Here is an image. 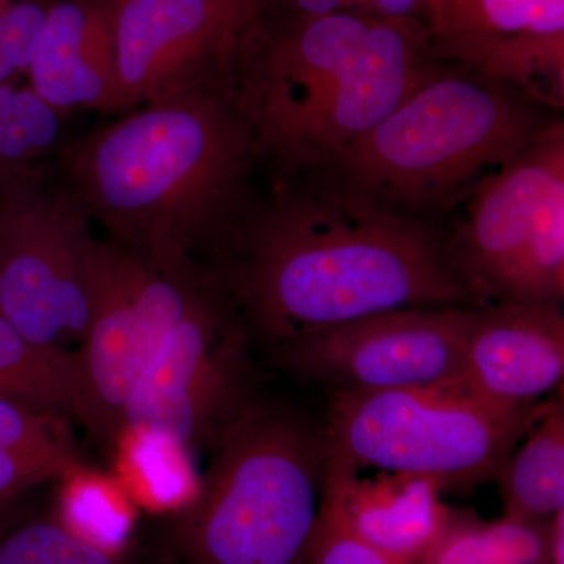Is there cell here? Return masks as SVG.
<instances>
[{"label": "cell", "instance_id": "cell-14", "mask_svg": "<svg viewBox=\"0 0 564 564\" xmlns=\"http://www.w3.org/2000/svg\"><path fill=\"white\" fill-rule=\"evenodd\" d=\"M55 110L122 111L115 55L113 0H55L28 73Z\"/></svg>", "mask_w": 564, "mask_h": 564}, {"label": "cell", "instance_id": "cell-8", "mask_svg": "<svg viewBox=\"0 0 564 564\" xmlns=\"http://www.w3.org/2000/svg\"><path fill=\"white\" fill-rule=\"evenodd\" d=\"M251 339L214 270L137 381L126 403L124 432L161 437L191 455L207 451L258 397Z\"/></svg>", "mask_w": 564, "mask_h": 564}, {"label": "cell", "instance_id": "cell-30", "mask_svg": "<svg viewBox=\"0 0 564 564\" xmlns=\"http://www.w3.org/2000/svg\"><path fill=\"white\" fill-rule=\"evenodd\" d=\"M549 563L564 564V511L549 522Z\"/></svg>", "mask_w": 564, "mask_h": 564}, {"label": "cell", "instance_id": "cell-7", "mask_svg": "<svg viewBox=\"0 0 564 564\" xmlns=\"http://www.w3.org/2000/svg\"><path fill=\"white\" fill-rule=\"evenodd\" d=\"M101 240L73 192L41 174L0 195V315L33 343L68 350L95 317Z\"/></svg>", "mask_w": 564, "mask_h": 564}, {"label": "cell", "instance_id": "cell-5", "mask_svg": "<svg viewBox=\"0 0 564 564\" xmlns=\"http://www.w3.org/2000/svg\"><path fill=\"white\" fill-rule=\"evenodd\" d=\"M207 452L198 492L174 524L176 555L188 564H307L325 485L322 426L256 397Z\"/></svg>", "mask_w": 564, "mask_h": 564}, {"label": "cell", "instance_id": "cell-28", "mask_svg": "<svg viewBox=\"0 0 564 564\" xmlns=\"http://www.w3.org/2000/svg\"><path fill=\"white\" fill-rule=\"evenodd\" d=\"M272 6L289 13L304 14V17L361 11L359 0H273Z\"/></svg>", "mask_w": 564, "mask_h": 564}, {"label": "cell", "instance_id": "cell-9", "mask_svg": "<svg viewBox=\"0 0 564 564\" xmlns=\"http://www.w3.org/2000/svg\"><path fill=\"white\" fill-rule=\"evenodd\" d=\"M214 269L174 276L99 242L95 317L80 344L82 423L104 443H120L129 397L170 329L188 313Z\"/></svg>", "mask_w": 564, "mask_h": 564}, {"label": "cell", "instance_id": "cell-19", "mask_svg": "<svg viewBox=\"0 0 564 564\" xmlns=\"http://www.w3.org/2000/svg\"><path fill=\"white\" fill-rule=\"evenodd\" d=\"M61 484L55 521L84 543L124 556L137 519L135 502L124 485L85 466Z\"/></svg>", "mask_w": 564, "mask_h": 564}, {"label": "cell", "instance_id": "cell-23", "mask_svg": "<svg viewBox=\"0 0 564 564\" xmlns=\"http://www.w3.org/2000/svg\"><path fill=\"white\" fill-rule=\"evenodd\" d=\"M0 564H137L84 543L55 519L9 530L0 540Z\"/></svg>", "mask_w": 564, "mask_h": 564}, {"label": "cell", "instance_id": "cell-32", "mask_svg": "<svg viewBox=\"0 0 564 564\" xmlns=\"http://www.w3.org/2000/svg\"><path fill=\"white\" fill-rule=\"evenodd\" d=\"M9 532V524H7L6 519L0 516V540H2L3 534Z\"/></svg>", "mask_w": 564, "mask_h": 564}, {"label": "cell", "instance_id": "cell-16", "mask_svg": "<svg viewBox=\"0 0 564 564\" xmlns=\"http://www.w3.org/2000/svg\"><path fill=\"white\" fill-rule=\"evenodd\" d=\"M434 62L466 65L511 41L564 35V0H422Z\"/></svg>", "mask_w": 564, "mask_h": 564}, {"label": "cell", "instance_id": "cell-22", "mask_svg": "<svg viewBox=\"0 0 564 564\" xmlns=\"http://www.w3.org/2000/svg\"><path fill=\"white\" fill-rule=\"evenodd\" d=\"M120 440L126 466L133 474L129 496L152 510L182 511L195 499L199 481L193 480L191 454L151 434L124 432Z\"/></svg>", "mask_w": 564, "mask_h": 564}, {"label": "cell", "instance_id": "cell-15", "mask_svg": "<svg viewBox=\"0 0 564 564\" xmlns=\"http://www.w3.org/2000/svg\"><path fill=\"white\" fill-rule=\"evenodd\" d=\"M437 492L422 478L395 475L367 484L326 467L322 510L397 562L429 564L452 529Z\"/></svg>", "mask_w": 564, "mask_h": 564}, {"label": "cell", "instance_id": "cell-18", "mask_svg": "<svg viewBox=\"0 0 564 564\" xmlns=\"http://www.w3.org/2000/svg\"><path fill=\"white\" fill-rule=\"evenodd\" d=\"M503 521L541 524L564 511V410L562 400L547 406L499 478Z\"/></svg>", "mask_w": 564, "mask_h": 564}, {"label": "cell", "instance_id": "cell-31", "mask_svg": "<svg viewBox=\"0 0 564 564\" xmlns=\"http://www.w3.org/2000/svg\"><path fill=\"white\" fill-rule=\"evenodd\" d=\"M11 0H0V17H2L3 11L9 9ZM18 74L14 73V69L11 68L9 61H7L6 54H3L2 44H0V82H10V84H14L18 79Z\"/></svg>", "mask_w": 564, "mask_h": 564}, {"label": "cell", "instance_id": "cell-1", "mask_svg": "<svg viewBox=\"0 0 564 564\" xmlns=\"http://www.w3.org/2000/svg\"><path fill=\"white\" fill-rule=\"evenodd\" d=\"M447 234L322 176L276 182L212 269L251 337L274 347L389 311L484 306L456 272Z\"/></svg>", "mask_w": 564, "mask_h": 564}, {"label": "cell", "instance_id": "cell-26", "mask_svg": "<svg viewBox=\"0 0 564 564\" xmlns=\"http://www.w3.org/2000/svg\"><path fill=\"white\" fill-rule=\"evenodd\" d=\"M50 3L11 0L0 17V44L18 76H28L47 20Z\"/></svg>", "mask_w": 564, "mask_h": 564}, {"label": "cell", "instance_id": "cell-17", "mask_svg": "<svg viewBox=\"0 0 564 564\" xmlns=\"http://www.w3.org/2000/svg\"><path fill=\"white\" fill-rule=\"evenodd\" d=\"M0 397L82 422L85 395L79 352L33 343L0 315Z\"/></svg>", "mask_w": 564, "mask_h": 564}, {"label": "cell", "instance_id": "cell-29", "mask_svg": "<svg viewBox=\"0 0 564 564\" xmlns=\"http://www.w3.org/2000/svg\"><path fill=\"white\" fill-rule=\"evenodd\" d=\"M364 13L383 18H425L422 0H359Z\"/></svg>", "mask_w": 564, "mask_h": 564}, {"label": "cell", "instance_id": "cell-3", "mask_svg": "<svg viewBox=\"0 0 564 564\" xmlns=\"http://www.w3.org/2000/svg\"><path fill=\"white\" fill-rule=\"evenodd\" d=\"M422 18L362 11L304 17L270 6L226 73L259 161L278 181L326 172L421 84L434 61Z\"/></svg>", "mask_w": 564, "mask_h": 564}, {"label": "cell", "instance_id": "cell-4", "mask_svg": "<svg viewBox=\"0 0 564 564\" xmlns=\"http://www.w3.org/2000/svg\"><path fill=\"white\" fill-rule=\"evenodd\" d=\"M545 109L503 82L434 62L383 121L317 176L380 209L434 220L514 162L552 124Z\"/></svg>", "mask_w": 564, "mask_h": 564}, {"label": "cell", "instance_id": "cell-27", "mask_svg": "<svg viewBox=\"0 0 564 564\" xmlns=\"http://www.w3.org/2000/svg\"><path fill=\"white\" fill-rule=\"evenodd\" d=\"M307 564H403L392 556L367 544L361 538L345 529L332 514L321 510L313 538H311Z\"/></svg>", "mask_w": 564, "mask_h": 564}, {"label": "cell", "instance_id": "cell-11", "mask_svg": "<svg viewBox=\"0 0 564 564\" xmlns=\"http://www.w3.org/2000/svg\"><path fill=\"white\" fill-rule=\"evenodd\" d=\"M273 0H113L122 111L226 69L245 29Z\"/></svg>", "mask_w": 564, "mask_h": 564}, {"label": "cell", "instance_id": "cell-25", "mask_svg": "<svg viewBox=\"0 0 564 564\" xmlns=\"http://www.w3.org/2000/svg\"><path fill=\"white\" fill-rule=\"evenodd\" d=\"M84 464L73 452L0 448V505L46 481L62 480Z\"/></svg>", "mask_w": 564, "mask_h": 564}, {"label": "cell", "instance_id": "cell-6", "mask_svg": "<svg viewBox=\"0 0 564 564\" xmlns=\"http://www.w3.org/2000/svg\"><path fill=\"white\" fill-rule=\"evenodd\" d=\"M547 406L486 402L462 383L388 392L334 391L325 423L326 467L378 469L437 489L499 480L519 441Z\"/></svg>", "mask_w": 564, "mask_h": 564}, {"label": "cell", "instance_id": "cell-10", "mask_svg": "<svg viewBox=\"0 0 564 564\" xmlns=\"http://www.w3.org/2000/svg\"><path fill=\"white\" fill-rule=\"evenodd\" d=\"M474 306L369 315L272 347L281 369L334 391L388 392L462 383Z\"/></svg>", "mask_w": 564, "mask_h": 564}, {"label": "cell", "instance_id": "cell-13", "mask_svg": "<svg viewBox=\"0 0 564 564\" xmlns=\"http://www.w3.org/2000/svg\"><path fill=\"white\" fill-rule=\"evenodd\" d=\"M564 315L558 304L507 302L473 307L462 384L486 402L534 406L562 388Z\"/></svg>", "mask_w": 564, "mask_h": 564}, {"label": "cell", "instance_id": "cell-2", "mask_svg": "<svg viewBox=\"0 0 564 564\" xmlns=\"http://www.w3.org/2000/svg\"><path fill=\"white\" fill-rule=\"evenodd\" d=\"M258 161L225 69L82 137L58 162L107 242L158 272L191 276L212 269L254 209Z\"/></svg>", "mask_w": 564, "mask_h": 564}, {"label": "cell", "instance_id": "cell-21", "mask_svg": "<svg viewBox=\"0 0 564 564\" xmlns=\"http://www.w3.org/2000/svg\"><path fill=\"white\" fill-rule=\"evenodd\" d=\"M564 299V170L544 188L534 210L511 302L558 304Z\"/></svg>", "mask_w": 564, "mask_h": 564}, {"label": "cell", "instance_id": "cell-24", "mask_svg": "<svg viewBox=\"0 0 564 564\" xmlns=\"http://www.w3.org/2000/svg\"><path fill=\"white\" fill-rule=\"evenodd\" d=\"M66 426L62 415L0 397V448L76 454Z\"/></svg>", "mask_w": 564, "mask_h": 564}, {"label": "cell", "instance_id": "cell-20", "mask_svg": "<svg viewBox=\"0 0 564 564\" xmlns=\"http://www.w3.org/2000/svg\"><path fill=\"white\" fill-rule=\"evenodd\" d=\"M62 118L29 85L0 82V195L40 173L41 162L58 147Z\"/></svg>", "mask_w": 564, "mask_h": 564}, {"label": "cell", "instance_id": "cell-12", "mask_svg": "<svg viewBox=\"0 0 564 564\" xmlns=\"http://www.w3.org/2000/svg\"><path fill=\"white\" fill-rule=\"evenodd\" d=\"M564 170V126L554 121L514 162L467 196L466 217L447 234L456 272L481 304L513 299L536 204Z\"/></svg>", "mask_w": 564, "mask_h": 564}]
</instances>
